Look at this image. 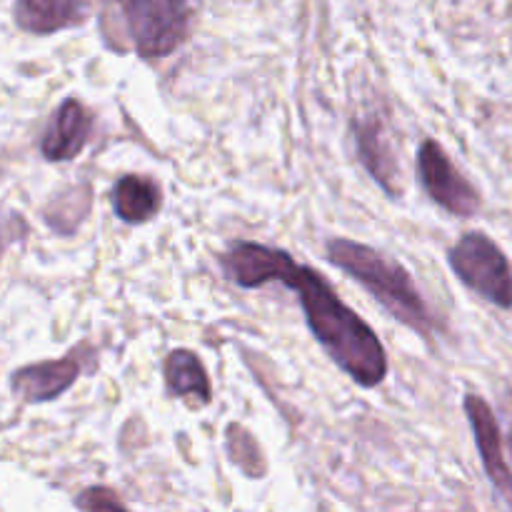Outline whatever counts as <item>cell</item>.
<instances>
[{
	"mask_svg": "<svg viewBox=\"0 0 512 512\" xmlns=\"http://www.w3.org/2000/svg\"><path fill=\"white\" fill-rule=\"evenodd\" d=\"M90 125H93V118L80 100H63L50 118L43 140H40L43 158L50 163L78 158L90 138Z\"/></svg>",
	"mask_w": 512,
	"mask_h": 512,
	"instance_id": "9c48e42d",
	"label": "cell"
},
{
	"mask_svg": "<svg viewBox=\"0 0 512 512\" xmlns=\"http://www.w3.org/2000/svg\"><path fill=\"white\" fill-rule=\"evenodd\" d=\"M453 273L498 308H512V268L503 250L485 233H465L450 248Z\"/></svg>",
	"mask_w": 512,
	"mask_h": 512,
	"instance_id": "277c9868",
	"label": "cell"
},
{
	"mask_svg": "<svg viewBox=\"0 0 512 512\" xmlns=\"http://www.w3.org/2000/svg\"><path fill=\"white\" fill-rule=\"evenodd\" d=\"M355 145H358V158L365 168L370 170L380 188L388 195H400V163L395 158L393 140H390L388 128H385L380 115H368V118L353 120Z\"/></svg>",
	"mask_w": 512,
	"mask_h": 512,
	"instance_id": "52a82bcc",
	"label": "cell"
},
{
	"mask_svg": "<svg viewBox=\"0 0 512 512\" xmlns=\"http://www.w3.org/2000/svg\"><path fill=\"white\" fill-rule=\"evenodd\" d=\"M78 375V358L65 355L60 360H43V363L15 370L13 378H10V388L25 403H48V400L60 398L78 380Z\"/></svg>",
	"mask_w": 512,
	"mask_h": 512,
	"instance_id": "30bf717a",
	"label": "cell"
},
{
	"mask_svg": "<svg viewBox=\"0 0 512 512\" xmlns=\"http://www.w3.org/2000/svg\"><path fill=\"white\" fill-rule=\"evenodd\" d=\"M328 260L340 270L358 280L363 288L373 293V298L388 310L400 323L413 330L428 333L435 328L433 313L420 295L413 275L380 250L355 240L335 238L328 243Z\"/></svg>",
	"mask_w": 512,
	"mask_h": 512,
	"instance_id": "7a4b0ae2",
	"label": "cell"
},
{
	"mask_svg": "<svg viewBox=\"0 0 512 512\" xmlns=\"http://www.w3.org/2000/svg\"><path fill=\"white\" fill-rule=\"evenodd\" d=\"M90 0H15L13 20L20 30L33 35H50L78 28L88 20Z\"/></svg>",
	"mask_w": 512,
	"mask_h": 512,
	"instance_id": "8fae6325",
	"label": "cell"
},
{
	"mask_svg": "<svg viewBox=\"0 0 512 512\" xmlns=\"http://www.w3.org/2000/svg\"><path fill=\"white\" fill-rule=\"evenodd\" d=\"M75 505L83 510H125V503L108 488H90L75 500Z\"/></svg>",
	"mask_w": 512,
	"mask_h": 512,
	"instance_id": "5bb4252c",
	"label": "cell"
},
{
	"mask_svg": "<svg viewBox=\"0 0 512 512\" xmlns=\"http://www.w3.org/2000/svg\"><path fill=\"white\" fill-rule=\"evenodd\" d=\"M418 175L425 193L448 213L470 218L480 210V193L460 173L438 140H425L418 150Z\"/></svg>",
	"mask_w": 512,
	"mask_h": 512,
	"instance_id": "5b68a950",
	"label": "cell"
},
{
	"mask_svg": "<svg viewBox=\"0 0 512 512\" xmlns=\"http://www.w3.org/2000/svg\"><path fill=\"white\" fill-rule=\"evenodd\" d=\"M295 260L285 250L268 248L263 243L238 240L223 255L225 275L240 288H260L268 283H288Z\"/></svg>",
	"mask_w": 512,
	"mask_h": 512,
	"instance_id": "8992f818",
	"label": "cell"
},
{
	"mask_svg": "<svg viewBox=\"0 0 512 512\" xmlns=\"http://www.w3.org/2000/svg\"><path fill=\"white\" fill-rule=\"evenodd\" d=\"M113 13L120 48L143 58H165L185 43L200 0H105Z\"/></svg>",
	"mask_w": 512,
	"mask_h": 512,
	"instance_id": "3957f363",
	"label": "cell"
},
{
	"mask_svg": "<svg viewBox=\"0 0 512 512\" xmlns=\"http://www.w3.org/2000/svg\"><path fill=\"white\" fill-rule=\"evenodd\" d=\"M163 205L160 188L143 175H125L113 188V210L123 223L138 225L155 218Z\"/></svg>",
	"mask_w": 512,
	"mask_h": 512,
	"instance_id": "4fadbf2b",
	"label": "cell"
},
{
	"mask_svg": "<svg viewBox=\"0 0 512 512\" xmlns=\"http://www.w3.org/2000/svg\"><path fill=\"white\" fill-rule=\"evenodd\" d=\"M510 445H512V435H510Z\"/></svg>",
	"mask_w": 512,
	"mask_h": 512,
	"instance_id": "9a60e30c",
	"label": "cell"
},
{
	"mask_svg": "<svg viewBox=\"0 0 512 512\" xmlns=\"http://www.w3.org/2000/svg\"><path fill=\"white\" fill-rule=\"evenodd\" d=\"M465 413H468L470 425H473L475 443H478L480 458H483L485 473L490 483L508 498L512 505V470L505 463L503 455V438H500V425L495 420L493 408L485 403L480 395H468L465 398Z\"/></svg>",
	"mask_w": 512,
	"mask_h": 512,
	"instance_id": "ba28073f",
	"label": "cell"
},
{
	"mask_svg": "<svg viewBox=\"0 0 512 512\" xmlns=\"http://www.w3.org/2000/svg\"><path fill=\"white\" fill-rule=\"evenodd\" d=\"M285 285L298 290L305 320L333 363L363 388L383 383L388 373L383 343L373 328L338 298L333 285L308 265H295Z\"/></svg>",
	"mask_w": 512,
	"mask_h": 512,
	"instance_id": "6da1fadb",
	"label": "cell"
},
{
	"mask_svg": "<svg viewBox=\"0 0 512 512\" xmlns=\"http://www.w3.org/2000/svg\"><path fill=\"white\" fill-rule=\"evenodd\" d=\"M165 383L175 398H183L190 408H203L213 400V388L203 363L190 350H173L165 358Z\"/></svg>",
	"mask_w": 512,
	"mask_h": 512,
	"instance_id": "7c38bea8",
	"label": "cell"
}]
</instances>
